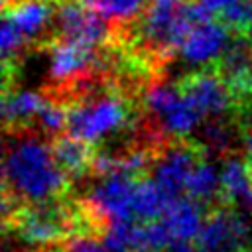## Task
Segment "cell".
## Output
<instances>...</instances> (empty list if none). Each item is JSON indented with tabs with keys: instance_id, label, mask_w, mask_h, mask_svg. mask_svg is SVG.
<instances>
[{
	"instance_id": "6da1fadb",
	"label": "cell",
	"mask_w": 252,
	"mask_h": 252,
	"mask_svg": "<svg viewBox=\"0 0 252 252\" xmlns=\"http://www.w3.org/2000/svg\"><path fill=\"white\" fill-rule=\"evenodd\" d=\"M67 177L55 159L53 146L41 134L16 128L6 138L2 159L4 195L30 205L51 203L65 191Z\"/></svg>"
},
{
	"instance_id": "7a4b0ae2",
	"label": "cell",
	"mask_w": 252,
	"mask_h": 252,
	"mask_svg": "<svg viewBox=\"0 0 252 252\" xmlns=\"http://www.w3.org/2000/svg\"><path fill=\"white\" fill-rule=\"evenodd\" d=\"M130 120V110L120 94L104 93L67 108V134L94 146L120 132Z\"/></svg>"
},
{
	"instance_id": "3957f363",
	"label": "cell",
	"mask_w": 252,
	"mask_h": 252,
	"mask_svg": "<svg viewBox=\"0 0 252 252\" xmlns=\"http://www.w3.org/2000/svg\"><path fill=\"white\" fill-rule=\"evenodd\" d=\"M195 22L193 0H150L140 20V35L152 51L171 53Z\"/></svg>"
},
{
	"instance_id": "277c9868",
	"label": "cell",
	"mask_w": 252,
	"mask_h": 252,
	"mask_svg": "<svg viewBox=\"0 0 252 252\" xmlns=\"http://www.w3.org/2000/svg\"><path fill=\"white\" fill-rule=\"evenodd\" d=\"M138 179L128 173H108L100 175L98 183L87 195V203L100 220L108 226L138 222L136 217V189Z\"/></svg>"
},
{
	"instance_id": "5b68a950",
	"label": "cell",
	"mask_w": 252,
	"mask_h": 252,
	"mask_svg": "<svg viewBox=\"0 0 252 252\" xmlns=\"http://www.w3.org/2000/svg\"><path fill=\"white\" fill-rule=\"evenodd\" d=\"M144 102L146 108L158 118L159 126L169 136L185 138L193 134L203 122V114L185 94L181 85L179 87L165 83L152 85L146 91Z\"/></svg>"
},
{
	"instance_id": "8992f818",
	"label": "cell",
	"mask_w": 252,
	"mask_h": 252,
	"mask_svg": "<svg viewBox=\"0 0 252 252\" xmlns=\"http://www.w3.org/2000/svg\"><path fill=\"white\" fill-rule=\"evenodd\" d=\"M195 246L199 252H246L250 246V217L238 209H215L205 217Z\"/></svg>"
},
{
	"instance_id": "52a82bcc",
	"label": "cell",
	"mask_w": 252,
	"mask_h": 252,
	"mask_svg": "<svg viewBox=\"0 0 252 252\" xmlns=\"http://www.w3.org/2000/svg\"><path fill=\"white\" fill-rule=\"evenodd\" d=\"M18 236L30 246H47L59 242L73 230V215L59 205L39 203L14 215Z\"/></svg>"
},
{
	"instance_id": "ba28073f",
	"label": "cell",
	"mask_w": 252,
	"mask_h": 252,
	"mask_svg": "<svg viewBox=\"0 0 252 252\" xmlns=\"http://www.w3.org/2000/svg\"><path fill=\"white\" fill-rule=\"evenodd\" d=\"M106 22L108 20H104L83 0L63 2L55 10V26L59 35L89 47L100 45L110 35Z\"/></svg>"
},
{
	"instance_id": "9c48e42d",
	"label": "cell",
	"mask_w": 252,
	"mask_h": 252,
	"mask_svg": "<svg viewBox=\"0 0 252 252\" xmlns=\"http://www.w3.org/2000/svg\"><path fill=\"white\" fill-rule=\"evenodd\" d=\"M201 158L203 154L185 142L171 144L156 158L150 177L161 187V191L167 197L171 199L183 197L187 189V181Z\"/></svg>"
},
{
	"instance_id": "30bf717a",
	"label": "cell",
	"mask_w": 252,
	"mask_h": 252,
	"mask_svg": "<svg viewBox=\"0 0 252 252\" xmlns=\"http://www.w3.org/2000/svg\"><path fill=\"white\" fill-rule=\"evenodd\" d=\"M230 39V28L220 20H201L193 24L177 51L189 67H207L222 57Z\"/></svg>"
},
{
	"instance_id": "8fae6325",
	"label": "cell",
	"mask_w": 252,
	"mask_h": 252,
	"mask_svg": "<svg viewBox=\"0 0 252 252\" xmlns=\"http://www.w3.org/2000/svg\"><path fill=\"white\" fill-rule=\"evenodd\" d=\"M181 89L199 108L203 118H220L232 106V87L220 75L213 71H195L185 77Z\"/></svg>"
},
{
	"instance_id": "7c38bea8",
	"label": "cell",
	"mask_w": 252,
	"mask_h": 252,
	"mask_svg": "<svg viewBox=\"0 0 252 252\" xmlns=\"http://www.w3.org/2000/svg\"><path fill=\"white\" fill-rule=\"evenodd\" d=\"M205 217L207 215H203V205L183 195L167 205V209L159 217V222L165 228L171 244L195 242L205 222Z\"/></svg>"
},
{
	"instance_id": "4fadbf2b",
	"label": "cell",
	"mask_w": 252,
	"mask_h": 252,
	"mask_svg": "<svg viewBox=\"0 0 252 252\" xmlns=\"http://www.w3.org/2000/svg\"><path fill=\"white\" fill-rule=\"evenodd\" d=\"M94 47L61 37L57 43L51 45L49 51V75L59 83L77 79L94 65Z\"/></svg>"
},
{
	"instance_id": "5bb4252c",
	"label": "cell",
	"mask_w": 252,
	"mask_h": 252,
	"mask_svg": "<svg viewBox=\"0 0 252 252\" xmlns=\"http://www.w3.org/2000/svg\"><path fill=\"white\" fill-rule=\"evenodd\" d=\"M4 18L16 28L24 41L39 37L51 22H55V8L49 0H22L4 10Z\"/></svg>"
},
{
	"instance_id": "9a60e30c",
	"label": "cell",
	"mask_w": 252,
	"mask_h": 252,
	"mask_svg": "<svg viewBox=\"0 0 252 252\" xmlns=\"http://www.w3.org/2000/svg\"><path fill=\"white\" fill-rule=\"evenodd\" d=\"M222 197L242 213L252 211V167L246 159L228 156L220 163Z\"/></svg>"
},
{
	"instance_id": "2e32d148",
	"label": "cell",
	"mask_w": 252,
	"mask_h": 252,
	"mask_svg": "<svg viewBox=\"0 0 252 252\" xmlns=\"http://www.w3.org/2000/svg\"><path fill=\"white\" fill-rule=\"evenodd\" d=\"M219 69L232 89H248L252 85V41L248 33L230 39L219 59Z\"/></svg>"
},
{
	"instance_id": "e0dca14e",
	"label": "cell",
	"mask_w": 252,
	"mask_h": 252,
	"mask_svg": "<svg viewBox=\"0 0 252 252\" xmlns=\"http://www.w3.org/2000/svg\"><path fill=\"white\" fill-rule=\"evenodd\" d=\"M53 154L69 177L83 175L85 171L93 169V163H94V154L91 152V144H87L71 134L55 138Z\"/></svg>"
},
{
	"instance_id": "ac0fdd59",
	"label": "cell",
	"mask_w": 252,
	"mask_h": 252,
	"mask_svg": "<svg viewBox=\"0 0 252 252\" xmlns=\"http://www.w3.org/2000/svg\"><path fill=\"white\" fill-rule=\"evenodd\" d=\"M45 96L37 91L30 89H16L6 91L2 100V116L8 126L20 128L22 124L30 122L32 118H37L41 106L45 104Z\"/></svg>"
},
{
	"instance_id": "d6986e66",
	"label": "cell",
	"mask_w": 252,
	"mask_h": 252,
	"mask_svg": "<svg viewBox=\"0 0 252 252\" xmlns=\"http://www.w3.org/2000/svg\"><path fill=\"white\" fill-rule=\"evenodd\" d=\"M185 195L195 199L201 205L217 201V197H222V181H220V167L209 158H201L187 181Z\"/></svg>"
},
{
	"instance_id": "ffe728a7",
	"label": "cell",
	"mask_w": 252,
	"mask_h": 252,
	"mask_svg": "<svg viewBox=\"0 0 252 252\" xmlns=\"http://www.w3.org/2000/svg\"><path fill=\"white\" fill-rule=\"evenodd\" d=\"M104 20L110 22H128L144 14L150 0H83Z\"/></svg>"
},
{
	"instance_id": "44dd1931",
	"label": "cell",
	"mask_w": 252,
	"mask_h": 252,
	"mask_svg": "<svg viewBox=\"0 0 252 252\" xmlns=\"http://www.w3.org/2000/svg\"><path fill=\"white\" fill-rule=\"evenodd\" d=\"M35 122L41 128L43 134H55L57 136L63 130H67V108L61 106L59 102L45 100V104L41 106Z\"/></svg>"
},
{
	"instance_id": "7402d4cb",
	"label": "cell",
	"mask_w": 252,
	"mask_h": 252,
	"mask_svg": "<svg viewBox=\"0 0 252 252\" xmlns=\"http://www.w3.org/2000/svg\"><path fill=\"white\" fill-rule=\"evenodd\" d=\"M63 252H130L124 250L116 244H110L104 236L102 238H93V236H77L65 246Z\"/></svg>"
},
{
	"instance_id": "603a6c76",
	"label": "cell",
	"mask_w": 252,
	"mask_h": 252,
	"mask_svg": "<svg viewBox=\"0 0 252 252\" xmlns=\"http://www.w3.org/2000/svg\"><path fill=\"white\" fill-rule=\"evenodd\" d=\"M24 37L16 32V28L6 20L2 18V28H0V47H2V59L4 63H8L14 55L20 53V49L24 47Z\"/></svg>"
},
{
	"instance_id": "cb8c5ba5",
	"label": "cell",
	"mask_w": 252,
	"mask_h": 252,
	"mask_svg": "<svg viewBox=\"0 0 252 252\" xmlns=\"http://www.w3.org/2000/svg\"><path fill=\"white\" fill-rule=\"evenodd\" d=\"M205 142L211 150L224 152L232 142V132L219 118H211V122L205 126Z\"/></svg>"
},
{
	"instance_id": "d4e9b609",
	"label": "cell",
	"mask_w": 252,
	"mask_h": 252,
	"mask_svg": "<svg viewBox=\"0 0 252 252\" xmlns=\"http://www.w3.org/2000/svg\"><path fill=\"white\" fill-rule=\"evenodd\" d=\"M236 0H193V12L197 22L201 20H220L222 14Z\"/></svg>"
},
{
	"instance_id": "484cf974",
	"label": "cell",
	"mask_w": 252,
	"mask_h": 252,
	"mask_svg": "<svg viewBox=\"0 0 252 252\" xmlns=\"http://www.w3.org/2000/svg\"><path fill=\"white\" fill-rule=\"evenodd\" d=\"M244 159H246L248 165L252 167V130L244 136Z\"/></svg>"
},
{
	"instance_id": "4316f807",
	"label": "cell",
	"mask_w": 252,
	"mask_h": 252,
	"mask_svg": "<svg viewBox=\"0 0 252 252\" xmlns=\"http://www.w3.org/2000/svg\"><path fill=\"white\" fill-rule=\"evenodd\" d=\"M248 35H250V37H252V26H250V30H248Z\"/></svg>"
}]
</instances>
